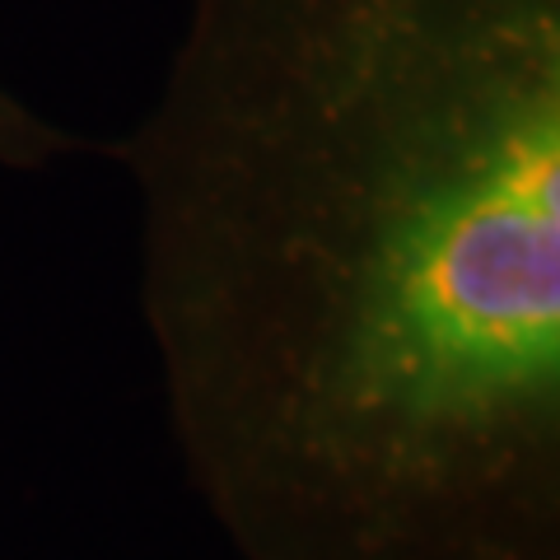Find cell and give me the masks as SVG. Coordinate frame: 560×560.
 <instances>
[{
  "instance_id": "cell-1",
  "label": "cell",
  "mask_w": 560,
  "mask_h": 560,
  "mask_svg": "<svg viewBox=\"0 0 560 560\" xmlns=\"http://www.w3.org/2000/svg\"><path fill=\"white\" fill-rule=\"evenodd\" d=\"M117 160L238 560H560V0H191Z\"/></svg>"
},
{
  "instance_id": "cell-2",
  "label": "cell",
  "mask_w": 560,
  "mask_h": 560,
  "mask_svg": "<svg viewBox=\"0 0 560 560\" xmlns=\"http://www.w3.org/2000/svg\"><path fill=\"white\" fill-rule=\"evenodd\" d=\"M80 150V136L66 131L61 121L43 117L38 108H28L20 94H10L0 84V168L33 173L70 160Z\"/></svg>"
}]
</instances>
